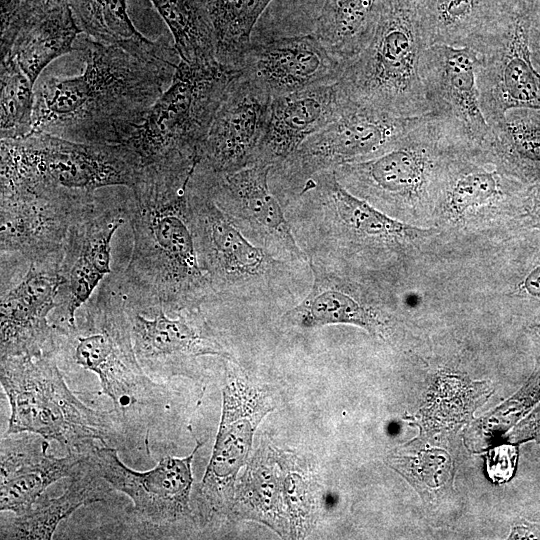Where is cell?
I'll use <instances>...</instances> for the list:
<instances>
[{
    "label": "cell",
    "instance_id": "6da1fadb",
    "mask_svg": "<svg viewBox=\"0 0 540 540\" xmlns=\"http://www.w3.org/2000/svg\"><path fill=\"white\" fill-rule=\"evenodd\" d=\"M74 48L84 71L37 84L32 133L121 144L170 85L181 60L175 48L145 36L108 45L80 34Z\"/></svg>",
    "mask_w": 540,
    "mask_h": 540
},
{
    "label": "cell",
    "instance_id": "7a4b0ae2",
    "mask_svg": "<svg viewBox=\"0 0 540 540\" xmlns=\"http://www.w3.org/2000/svg\"><path fill=\"white\" fill-rule=\"evenodd\" d=\"M194 167L146 166L124 199L133 247L119 274L172 310L218 302L197 247L189 201Z\"/></svg>",
    "mask_w": 540,
    "mask_h": 540
},
{
    "label": "cell",
    "instance_id": "3957f363",
    "mask_svg": "<svg viewBox=\"0 0 540 540\" xmlns=\"http://www.w3.org/2000/svg\"><path fill=\"white\" fill-rule=\"evenodd\" d=\"M429 46L419 0H378L367 39L337 82L359 105L396 117L427 114L420 68Z\"/></svg>",
    "mask_w": 540,
    "mask_h": 540
},
{
    "label": "cell",
    "instance_id": "277c9868",
    "mask_svg": "<svg viewBox=\"0 0 540 540\" xmlns=\"http://www.w3.org/2000/svg\"><path fill=\"white\" fill-rule=\"evenodd\" d=\"M138 156L122 144L85 143L47 133L1 140V194L25 192L82 202L102 188H131Z\"/></svg>",
    "mask_w": 540,
    "mask_h": 540
},
{
    "label": "cell",
    "instance_id": "5b68a950",
    "mask_svg": "<svg viewBox=\"0 0 540 540\" xmlns=\"http://www.w3.org/2000/svg\"><path fill=\"white\" fill-rule=\"evenodd\" d=\"M189 201L200 261L219 305L295 300L307 294L312 283L309 263L277 258L254 244L193 173Z\"/></svg>",
    "mask_w": 540,
    "mask_h": 540
},
{
    "label": "cell",
    "instance_id": "8992f818",
    "mask_svg": "<svg viewBox=\"0 0 540 540\" xmlns=\"http://www.w3.org/2000/svg\"><path fill=\"white\" fill-rule=\"evenodd\" d=\"M0 382L11 410L5 435L34 433L84 454L119 436L111 413L86 406L68 388L54 353L1 357Z\"/></svg>",
    "mask_w": 540,
    "mask_h": 540
},
{
    "label": "cell",
    "instance_id": "52a82bcc",
    "mask_svg": "<svg viewBox=\"0 0 540 540\" xmlns=\"http://www.w3.org/2000/svg\"><path fill=\"white\" fill-rule=\"evenodd\" d=\"M54 326L57 360L97 375L102 392L120 416L155 399L156 386L137 359L128 319L110 277L78 310L74 325Z\"/></svg>",
    "mask_w": 540,
    "mask_h": 540
},
{
    "label": "cell",
    "instance_id": "ba28073f",
    "mask_svg": "<svg viewBox=\"0 0 540 540\" xmlns=\"http://www.w3.org/2000/svg\"><path fill=\"white\" fill-rule=\"evenodd\" d=\"M239 71L180 60L172 82L121 143L143 167H193L230 81Z\"/></svg>",
    "mask_w": 540,
    "mask_h": 540
},
{
    "label": "cell",
    "instance_id": "9c48e42d",
    "mask_svg": "<svg viewBox=\"0 0 540 540\" xmlns=\"http://www.w3.org/2000/svg\"><path fill=\"white\" fill-rule=\"evenodd\" d=\"M467 146L427 113L393 147L368 160L335 169L340 183L365 200L412 201L433 184L444 159Z\"/></svg>",
    "mask_w": 540,
    "mask_h": 540
},
{
    "label": "cell",
    "instance_id": "30bf717a",
    "mask_svg": "<svg viewBox=\"0 0 540 540\" xmlns=\"http://www.w3.org/2000/svg\"><path fill=\"white\" fill-rule=\"evenodd\" d=\"M110 278L126 313L137 359L148 375L156 376L198 357L232 359L205 315L207 304L172 310L128 285L118 272Z\"/></svg>",
    "mask_w": 540,
    "mask_h": 540
},
{
    "label": "cell",
    "instance_id": "8fae6325",
    "mask_svg": "<svg viewBox=\"0 0 540 540\" xmlns=\"http://www.w3.org/2000/svg\"><path fill=\"white\" fill-rule=\"evenodd\" d=\"M396 117L350 99L341 113L272 168L274 186L299 182L315 173L371 159L393 147L425 116Z\"/></svg>",
    "mask_w": 540,
    "mask_h": 540
},
{
    "label": "cell",
    "instance_id": "7c38bea8",
    "mask_svg": "<svg viewBox=\"0 0 540 540\" xmlns=\"http://www.w3.org/2000/svg\"><path fill=\"white\" fill-rule=\"evenodd\" d=\"M63 284L62 250L31 262L1 267L0 357L54 353Z\"/></svg>",
    "mask_w": 540,
    "mask_h": 540
},
{
    "label": "cell",
    "instance_id": "4fadbf2b",
    "mask_svg": "<svg viewBox=\"0 0 540 540\" xmlns=\"http://www.w3.org/2000/svg\"><path fill=\"white\" fill-rule=\"evenodd\" d=\"M271 170L272 166L257 163L230 173H212L195 165L193 176L254 244L277 258L308 263L280 200L270 189Z\"/></svg>",
    "mask_w": 540,
    "mask_h": 540
},
{
    "label": "cell",
    "instance_id": "5bb4252c",
    "mask_svg": "<svg viewBox=\"0 0 540 540\" xmlns=\"http://www.w3.org/2000/svg\"><path fill=\"white\" fill-rule=\"evenodd\" d=\"M532 23L512 7L500 27L476 51L480 107L490 125L513 109L540 110V73L530 50Z\"/></svg>",
    "mask_w": 540,
    "mask_h": 540
},
{
    "label": "cell",
    "instance_id": "9a60e30c",
    "mask_svg": "<svg viewBox=\"0 0 540 540\" xmlns=\"http://www.w3.org/2000/svg\"><path fill=\"white\" fill-rule=\"evenodd\" d=\"M125 220L124 199L108 203L97 197L71 226L62 249L63 284L52 324H75L78 310L111 272L112 237Z\"/></svg>",
    "mask_w": 540,
    "mask_h": 540
},
{
    "label": "cell",
    "instance_id": "2e32d148",
    "mask_svg": "<svg viewBox=\"0 0 540 540\" xmlns=\"http://www.w3.org/2000/svg\"><path fill=\"white\" fill-rule=\"evenodd\" d=\"M200 446L197 443L184 458L164 457L147 471L127 467L118 451L106 445L91 450L87 462L111 488L132 500V511L141 522L157 528L170 525L189 512L192 461Z\"/></svg>",
    "mask_w": 540,
    "mask_h": 540
},
{
    "label": "cell",
    "instance_id": "e0dca14e",
    "mask_svg": "<svg viewBox=\"0 0 540 540\" xmlns=\"http://www.w3.org/2000/svg\"><path fill=\"white\" fill-rule=\"evenodd\" d=\"M478 63L472 48L435 44L425 50L420 68L429 113L474 149L482 148L490 132L480 107Z\"/></svg>",
    "mask_w": 540,
    "mask_h": 540
},
{
    "label": "cell",
    "instance_id": "ac0fdd59",
    "mask_svg": "<svg viewBox=\"0 0 540 540\" xmlns=\"http://www.w3.org/2000/svg\"><path fill=\"white\" fill-rule=\"evenodd\" d=\"M272 97L239 71L228 84L198 154L197 167L230 173L255 164Z\"/></svg>",
    "mask_w": 540,
    "mask_h": 540
},
{
    "label": "cell",
    "instance_id": "d6986e66",
    "mask_svg": "<svg viewBox=\"0 0 540 540\" xmlns=\"http://www.w3.org/2000/svg\"><path fill=\"white\" fill-rule=\"evenodd\" d=\"M95 199L1 194V265L27 263L61 251L71 226Z\"/></svg>",
    "mask_w": 540,
    "mask_h": 540
},
{
    "label": "cell",
    "instance_id": "ffe728a7",
    "mask_svg": "<svg viewBox=\"0 0 540 540\" xmlns=\"http://www.w3.org/2000/svg\"><path fill=\"white\" fill-rule=\"evenodd\" d=\"M344 67L312 33L251 44L240 71L274 98L337 82Z\"/></svg>",
    "mask_w": 540,
    "mask_h": 540
},
{
    "label": "cell",
    "instance_id": "44dd1931",
    "mask_svg": "<svg viewBox=\"0 0 540 540\" xmlns=\"http://www.w3.org/2000/svg\"><path fill=\"white\" fill-rule=\"evenodd\" d=\"M269 411L259 391L240 379L223 389L220 426L201 492L211 508L219 509L244 465L252 446L254 430Z\"/></svg>",
    "mask_w": 540,
    "mask_h": 540
},
{
    "label": "cell",
    "instance_id": "7402d4cb",
    "mask_svg": "<svg viewBox=\"0 0 540 540\" xmlns=\"http://www.w3.org/2000/svg\"><path fill=\"white\" fill-rule=\"evenodd\" d=\"M49 440L34 433L5 435L1 440L0 510L15 515L27 511L43 492L62 478H72L88 453H48Z\"/></svg>",
    "mask_w": 540,
    "mask_h": 540
},
{
    "label": "cell",
    "instance_id": "603a6c76",
    "mask_svg": "<svg viewBox=\"0 0 540 540\" xmlns=\"http://www.w3.org/2000/svg\"><path fill=\"white\" fill-rule=\"evenodd\" d=\"M348 100L338 82L272 98L255 164L272 168L280 165L310 136L333 121Z\"/></svg>",
    "mask_w": 540,
    "mask_h": 540
},
{
    "label": "cell",
    "instance_id": "cb8c5ba5",
    "mask_svg": "<svg viewBox=\"0 0 540 540\" xmlns=\"http://www.w3.org/2000/svg\"><path fill=\"white\" fill-rule=\"evenodd\" d=\"M308 263L312 272L310 289L298 304L281 316L285 325L314 328L348 324L374 335L384 332L386 323L382 314L353 282L332 266L313 259Z\"/></svg>",
    "mask_w": 540,
    "mask_h": 540
},
{
    "label": "cell",
    "instance_id": "d4e9b609",
    "mask_svg": "<svg viewBox=\"0 0 540 540\" xmlns=\"http://www.w3.org/2000/svg\"><path fill=\"white\" fill-rule=\"evenodd\" d=\"M430 45L477 50L500 27L506 0H419Z\"/></svg>",
    "mask_w": 540,
    "mask_h": 540
},
{
    "label": "cell",
    "instance_id": "484cf974",
    "mask_svg": "<svg viewBox=\"0 0 540 540\" xmlns=\"http://www.w3.org/2000/svg\"><path fill=\"white\" fill-rule=\"evenodd\" d=\"M80 34L68 2L50 1L21 29L7 56L14 59L34 86L50 62L75 51L74 44Z\"/></svg>",
    "mask_w": 540,
    "mask_h": 540
},
{
    "label": "cell",
    "instance_id": "4316f807",
    "mask_svg": "<svg viewBox=\"0 0 540 540\" xmlns=\"http://www.w3.org/2000/svg\"><path fill=\"white\" fill-rule=\"evenodd\" d=\"M99 478L86 458L83 468L71 478L62 495L55 498L41 495L27 511L2 520L1 539H51L62 520L82 506L103 500L105 492Z\"/></svg>",
    "mask_w": 540,
    "mask_h": 540
},
{
    "label": "cell",
    "instance_id": "83f0119b",
    "mask_svg": "<svg viewBox=\"0 0 540 540\" xmlns=\"http://www.w3.org/2000/svg\"><path fill=\"white\" fill-rule=\"evenodd\" d=\"M481 151L525 179L540 180V110L509 111L490 125Z\"/></svg>",
    "mask_w": 540,
    "mask_h": 540
},
{
    "label": "cell",
    "instance_id": "f1b7e54d",
    "mask_svg": "<svg viewBox=\"0 0 540 540\" xmlns=\"http://www.w3.org/2000/svg\"><path fill=\"white\" fill-rule=\"evenodd\" d=\"M168 26L181 61L192 66L217 64L213 24L205 0H151Z\"/></svg>",
    "mask_w": 540,
    "mask_h": 540
},
{
    "label": "cell",
    "instance_id": "f546056e",
    "mask_svg": "<svg viewBox=\"0 0 540 540\" xmlns=\"http://www.w3.org/2000/svg\"><path fill=\"white\" fill-rule=\"evenodd\" d=\"M378 0H324L313 34L345 65L367 39Z\"/></svg>",
    "mask_w": 540,
    "mask_h": 540
},
{
    "label": "cell",
    "instance_id": "4dcf8cb0",
    "mask_svg": "<svg viewBox=\"0 0 540 540\" xmlns=\"http://www.w3.org/2000/svg\"><path fill=\"white\" fill-rule=\"evenodd\" d=\"M272 0H205L216 40L219 64L240 71L251 46V33Z\"/></svg>",
    "mask_w": 540,
    "mask_h": 540
},
{
    "label": "cell",
    "instance_id": "1f68e13d",
    "mask_svg": "<svg viewBox=\"0 0 540 540\" xmlns=\"http://www.w3.org/2000/svg\"><path fill=\"white\" fill-rule=\"evenodd\" d=\"M82 32L102 44L143 38L127 11V0H68Z\"/></svg>",
    "mask_w": 540,
    "mask_h": 540
},
{
    "label": "cell",
    "instance_id": "d6a6232c",
    "mask_svg": "<svg viewBox=\"0 0 540 540\" xmlns=\"http://www.w3.org/2000/svg\"><path fill=\"white\" fill-rule=\"evenodd\" d=\"M33 87L13 58L1 59V140L20 139L32 133Z\"/></svg>",
    "mask_w": 540,
    "mask_h": 540
},
{
    "label": "cell",
    "instance_id": "836d02e7",
    "mask_svg": "<svg viewBox=\"0 0 540 540\" xmlns=\"http://www.w3.org/2000/svg\"><path fill=\"white\" fill-rule=\"evenodd\" d=\"M452 169L446 187L448 209L457 216L491 204L505 193L497 170H487L474 163H459Z\"/></svg>",
    "mask_w": 540,
    "mask_h": 540
},
{
    "label": "cell",
    "instance_id": "e575fe53",
    "mask_svg": "<svg viewBox=\"0 0 540 540\" xmlns=\"http://www.w3.org/2000/svg\"><path fill=\"white\" fill-rule=\"evenodd\" d=\"M50 0H1V59L6 57L21 29L41 13Z\"/></svg>",
    "mask_w": 540,
    "mask_h": 540
},
{
    "label": "cell",
    "instance_id": "d590c367",
    "mask_svg": "<svg viewBox=\"0 0 540 540\" xmlns=\"http://www.w3.org/2000/svg\"><path fill=\"white\" fill-rule=\"evenodd\" d=\"M284 496L292 522L301 526L309 511L307 485L297 473L289 474L284 480Z\"/></svg>",
    "mask_w": 540,
    "mask_h": 540
},
{
    "label": "cell",
    "instance_id": "8d00e7d4",
    "mask_svg": "<svg viewBox=\"0 0 540 540\" xmlns=\"http://www.w3.org/2000/svg\"><path fill=\"white\" fill-rule=\"evenodd\" d=\"M517 462V449L511 445H504L491 450L487 458L489 477L496 482L508 481L515 470Z\"/></svg>",
    "mask_w": 540,
    "mask_h": 540
},
{
    "label": "cell",
    "instance_id": "74e56055",
    "mask_svg": "<svg viewBox=\"0 0 540 540\" xmlns=\"http://www.w3.org/2000/svg\"><path fill=\"white\" fill-rule=\"evenodd\" d=\"M506 2L525 13L532 26L540 30V0H506Z\"/></svg>",
    "mask_w": 540,
    "mask_h": 540
},
{
    "label": "cell",
    "instance_id": "f35d334b",
    "mask_svg": "<svg viewBox=\"0 0 540 540\" xmlns=\"http://www.w3.org/2000/svg\"><path fill=\"white\" fill-rule=\"evenodd\" d=\"M523 286L531 296L540 298V265L527 275Z\"/></svg>",
    "mask_w": 540,
    "mask_h": 540
},
{
    "label": "cell",
    "instance_id": "ab89813d",
    "mask_svg": "<svg viewBox=\"0 0 540 540\" xmlns=\"http://www.w3.org/2000/svg\"><path fill=\"white\" fill-rule=\"evenodd\" d=\"M530 50L532 62L540 73V30L534 26L530 29Z\"/></svg>",
    "mask_w": 540,
    "mask_h": 540
},
{
    "label": "cell",
    "instance_id": "60d3db41",
    "mask_svg": "<svg viewBox=\"0 0 540 540\" xmlns=\"http://www.w3.org/2000/svg\"><path fill=\"white\" fill-rule=\"evenodd\" d=\"M534 328L540 334V324L535 325Z\"/></svg>",
    "mask_w": 540,
    "mask_h": 540
},
{
    "label": "cell",
    "instance_id": "b9f144b4",
    "mask_svg": "<svg viewBox=\"0 0 540 540\" xmlns=\"http://www.w3.org/2000/svg\"><path fill=\"white\" fill-rule=\"evenodd\" d=\"M537 196L540 198V187L537 190Z\"/></svg>",
    "mask_w": 540,
    "mask_h": 540
},
{
    "label": "cell",
    "instance_id": "7bdbcfd3",
    "mask_svg": "<svg viewBox=\"0 0 540 540\" xmlns=\"http://www.w3.org/2000/svg\"><path fill=\"white\" fill-rule=\"evenodd\" d=\"M50 1H65V2H68V0H50Z\"/></svg>",
    "mask_w": 540,
    "mask_h": 540
}]
</instances>
